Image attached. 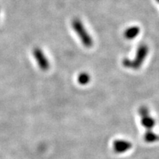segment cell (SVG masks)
<instances>
[{
    "mask_svg": "<svg viewBox=\"0 0 159 159\" xmlns=\"http://www.w3.org/2000/svg\"><path fill=\"white\" fill-rule=\"evenodd\" d=\"M33 56L40 69L43 71L48 70L50 67V62L42 49L35 47L33 50Z\"/></svg>",
    "mask_w": 159,
    "mask_h": 159,
    "instance_id": "3",
    "label": "cell"
},
{
    "mask_svg": "<svg viewBox=\"0 0 159 159\" xmlns=\"http://www.w3.org/2000/svg\"><path fill=\"white\" fill-rule=\"evenodd\" d=\"M113 146H114V150L116 153H122V152H126L131 149L132 144L128 141L118 139V140L114 141Z\"/></svg>",
    "mask_w": 159,
    "mask_h": 159,
    "instance_id": "5",
    "label": "cell"
},
{
    "mask_svg": "<svg viewBox=\"0 0 159 159\" xmlns=\"http://www.w3.org/2000/svg\"><path fill=\"white\" fill-rule=\"evenodd\" d=\"M91 80V77L88 73L86 72H82L80 73L77 77V81L80 85H87L88 83L90 82Z\"/></svg>",
    "mask_w": 159,
    "mask_h": 159,
    "instance_id": "8",
    "label": "cell"
},
{
    "mask_svg": "<svg viewBox=\"0 0 159 159\" xmlns=\"http://www.w3.org/2000/svg\"><path fill=\"white\" fill-rule=\"evenodd\" d=\"M156 2H157L159 3V0H156Z\"/></svg>",
    "mask_w": 159,
    "mask_h": 159,
    "instance_id": "9",
    "label": "cell"
},
{
    "mask_svg": "<svg viewBox=\"0 0 159 159\" xmlns=\"http://www.w3.org/2000/svg\"><path fill=\"white\" fill-rule=\"evenodd\" d=\"M140 33V28L137 26H132L125 30L124 32V36L126 39L132 40L138 36Z\"/></svg>",
    "mask_w": 159,
    "mask_h": 159,
    "instance_id": "6",
    "label": "cell"
},
{
    "mask_svg": "<svg viewBox=\"0 0 159 159\" xmlns=\"http://www.w3.org/2000/svg\"><path fill=\"white\" fill-rule=\"evenodd\" d=\"M149 48L146 44H142L137 49L136 56L134 60L125 58L122 61V64L125 67L132 69H139L142 66L143 63L148 55Z\"/></svg>",
    "mask_w": 159,
    "mask_h": 159,
    "instance_id": "2",
    "label": "cell"
},
{
    "mask_svg": "<svg viewBox=\"0 0 159 159\" xmlns=\"http://www.w3.org/2000/svg\"><path fill=\"white\" fill-rule=\"evenodd\" d=\"M71 27H72L73 30L78 36L79 39L80 40L83 45L86 48H91L94 44V41H93L92 38L88 33L82 21L78 18H75L71 21Z\"/></svg>",
    "mask_w": 159,
    "mask_h": 159,
    "instance_id": "1",
    "label": "cell"
},
{
    "mask_svg": "<svg viewBox=\"0 0 159 159\" xmlns=\"http://www.w3.org/2000/svg\"><path fill=\"white\" fill-rule=\"evenodd\" d=\"M139 115L141 116V123L144 128L147 129V130H151L156 125L155 119L150 116L149 110L147 107L142 106L139 108Z\"/></svg>",
    "mask_w": 159,
    "mask_h": 159,
    "instance_id": "4",
    "label": "cell"
},
{
    "mask_svg": "<svg viewBox=\"0 0 159 159\" xmlns=\"http://www.w3.org/2000/svg\"><path fill=\"white\" fill-rule=\"evenodd\" d=\"M144 140L148 143H152L159 140V136L152 130H147L144 134Z\"/></svg>",
    "mask_w": 159,
    "mask_h": 159,
    "instance_id": "7",
    "label": "cell"
}]
</instances>
